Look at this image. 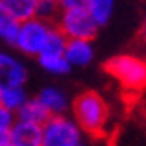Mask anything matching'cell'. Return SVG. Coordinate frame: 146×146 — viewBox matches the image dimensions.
<instances>
[{"instance_id":"cell-13","label":"cell","mask_w":146,"mask_h":146,"mask_svg":"<svg viewBox=\"0 0 146 146\" xmlns=\"http://www.w3.org/2000/svg\"><path fill=\"white\" fill-rule=\"evenodd\" d=\"M86 10L90 12L94 22L101 27L111 20L113 10H115V0H86Z\"/></svg>"},{"instance_id":"cell-18","label":"cell","mask_w":146,"mask_h":146,"mask_svg":"<svg viewBox=\"0 0 146 146\" xmlns=\"http://www.w3.org/2000/svg\"><path fill=\"white\" fill-rule=\"evenodd\" d=\"M60 8H74V6H86V0H58Z\"/></svg>"},{"instance_id":"cell-14","label":"cell","mask_w":146,"mask_h":146,"mask_svg":"<svg viewBox=\"0 0 146 146\" xmlns=\"http://www.w3.org/2000/svg\"><path fill=\"white\" fill-rule=\"evenodd\" d=\"M27 98L29 96L23 86H8V88H2V92H0V105H4L6 109L16 113Z\"/></svg>"},{"instance_id":"cell-2","label":"cell","mask_w":146,"mask_h":146,"mask_svg":"<svg viewBox=\"0 0 146 146\" xmlns=\"http://www.w3.org/2000/svg\"><path fill=\"white\" fill-rule=\"evenodd\" d=\"M103 70L117 80L127 92L146 90V60L138 55L123 53L103 62Z\"/></svg>"},{"instance_id":"cell-11","label":"cell","mask_w":146,"mask_h":146,"mask_svg":"<svg viewBox=\"0 0 146 146\" xmlns=\"http://www.w3.org/2000/svg\"><path fill=\"white\" fill-rule=\"evenodd\" d=\"M51 117V113L45 105L39 101V98H27L22 103V107L16 111V119H22V121H29L35 125H45V121Z\"/></svg>"},{"instance_id":"cell-16","label":"cell","mask_w":146,"mask_h":146,"mask_svg":"<svg viewBox=\"0 0 146 146\" xmlns=\"http://www.w3.org/2000/svg\"><path fill=\"white\" fill-rule=\"evenodd\" d=\"M16 121V113L0 105V146H10V129Z\"/></svg>"},{"instance_id":"cell-21","label":"cell","mask_w":146,"mask_h":146,"mask_svg":"<svg viewBox=\"0 0 146 146\" xmlns=\"http://www.w3.org/2000/svg\"><path fill=\"white\" fill-rule=\"evenodd\" d=\"M0 92H2V88H0Z\"/></svg>"},{"instance_id":"cell-17","label":"cell","mask_w":146,"mask_h":146,"mask_svg":"<svg viewBox=\"0 0 146 146\" xmlns=\"http://www.w3.org/2000/svg\"><path fill=\"white\" fill-rule=\"evenodd\" d=\"M60 14V4L58 2H53V0H39L37 4V14L35 18H41V20H47V22H56Z\"/></svg>"},{"instance_id":"cell-1","label":"cell","mask_w":146,"mask_h":146,"mask_svg":"<svg viewBox=\"0 0 146 146\" xmlns=\"http://www.w3.org/2000/svg\"><path fill=\"white\" fill-rule=\"evenodd\" d=\"M72 119L84 131V135L101 138L109 127L111 109L98 92H82L72 101Z\"/></svg>"},{"instance_id":"cell-19","label":"cell","mask_w":146,"mask_h":146,"mask_svg":"<svg viewBox=\"0 0 146 146\" xmlns=\"http://www.w3.org/2000/svg\"><path fill=\"white\" fill-rule=\"evenodd\" d=\"M138 39H140V41H142V45L146 47V20L142 22L140 29H138Z\"/></svg>"},{"instance_id":"cell-10","label":"cell","mask_w":146,"mask_h":146,"mask_svg":"<svg viewBox=\"0 0 146 146\" xmlns=\"http://www.w3.org/2000/svg\"><path fill=\"white\" fill-rule=\"evenodd\" d=\"M39 0H0V12L10 16L16 22H25L35 18Z\"/></svg>"},{"instance_id":"cell-12","label":"cell","mask_w":146,"mask_h":146,"mask_svg":"<svg viewBox=\"0 0 146 146\" xmlns=\"http://www.w3.org/2000/svg\"><path fill=\"white\" fill-rule=\"evenodd\" d=\"M39 101L45 105L51 115H58V113H64L68 109V100H66V94L62 90H58L55 86H47L37 94Z\"/></svg>"},{"instance_id":"cell-9","label":"cell","mask_w":146,"mask_h":146,"mask_svg":"<svg viewBox=\"0 0 146 146\" xmlns=\"http://www.w3.org/2000/svg\"><path fill=\"white\" fill-rule=\"evenodd\" d=\"M64 55L70 66H88L94 60V43L92 39H66Z\"/></svg>"},{"instance_id":"cell-7","label":"cell","mask_w":146,"mask_h":146,"mask_svg":"<svg viewBox=\"0 0 146 146\" xmlns=\"http://www.w3.org/2000/svg\"><path fill=\"white\" fill-rule=\"evenodd\" d=\"M27 80V68L18 56L0 51V88L23 86Z\"/></svg>"},{"instance_id":"cell-20","label":"cell","mask_w":146,"mask_h":146,"mask_svg":"<svg viewBox=\"0 0 146 146\" xmlns=\"http://www.w3.org/2000/svg\"><path fill=\"white\" fill-rule=\"evenodd\" d=\"M53 2H58V0H53Z\"/></svg>"},{"instance_id":"cell-15","label":"cell","mask_w":146,"mask_h":146,"mask_svg":"<svg viewBox=\"0 0 146 146\" xmlns=\"http://www.w3.org/2000/svg\"><path fill=\"white\" fill-rule=\"evenodd\" d=\"M18 27H20V22L12 20L10 16H6L4 12H0V39L4 43L14 47L16 35H18Z\"/></svg>"},{"instance_id":"cell-4","label":"cell","mask_w":146,"mask_h":146,"mask_svg":"<svg viewBox=\"0 0 146 146\" xmlns=\"http://www.w3.org/2000/svg\"><path fill=\"white\" fill-rule=\"evenodd\" d=\"M55 25L62 31L66 39H92L98 35L100 25L94 22L86 6H74V8H60Z\"/></svg>"},{"instance_id":"cell-5","label":"cell","mask_w":146,"mask_h":146,"mask_svg":"<svg viewBox=\"0 0 146 146\" xmlns=\"http://www.w3.org/2000/svg\"><path fill=\"white\" fill-rule=\"evenodd\" d=\"M84 131L64 113L51 115L43 125V146H82Z\"/></svg>"},{"instance_id":"cell-6","label":"cell","mask_w":146,"mask_h":146,"mask_svg":"<svg viewBox=\"0 0 146 146\" xmlns=\"http://www.w3.org/2000/svg\"><path fill=\"white\" fill-rule=\"evenodd\" d=\"M64 45H66V37L62 35V31L55 25L53 33L49 37L47 45L43 47V51L35 56L39 66L47 70L49 74H56V76H62L70 72V62H68L66 55H64Z\"/></svg>"},{"instance_id":"cell-8","label":"cell","mask_w":146,"mask_h":146,"mask_svg":"<svg viewBox=\"0 0 146 146\" xmlns=\"http://www.w3.org/2000/svg\"><path fill=\"white\" fill-rule=\"evenodd\" d=\"M10 146H43V127L16 119L10 129Z\"/></svg>"},{"instance_id":"cell-3","label":"cell","mask_w":146,"mask_h":146,"mask_svg":"<svg viewBox=\"0 0 146 146\" xmlns=\"http://www.w3.org/2000/svg\"><path fill=\"white\" fill-rule=\"evenodd\" d=\"M53 29H55V23L41 18H29L25 22H20L14 47L25 56H37L47 45Z\"/></svg>"}]
</instances>
